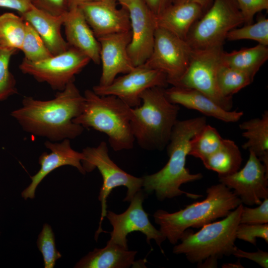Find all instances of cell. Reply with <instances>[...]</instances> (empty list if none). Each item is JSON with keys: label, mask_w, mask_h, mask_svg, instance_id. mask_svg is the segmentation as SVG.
Returning a JSON list of instances; mask_svg holds the SVG:
<instances>
[{"label": "cell", "mask_w": 268, "mask_h": 268, "mask_svg": "<svg viewBox=\"0 0 268 268\" xmlns=\"http://www.w3.org/2000/svg\"><path fill=\"white\" fill-rule=\"evenodd\" d=\"M242 135L247 141L242 146L252 151L268 170V111L260 118L252 119L239 125Z\"/></svg>", "instance_id": "obj_24"}, {"label": "cell", "mask_w": 268, "mask_h": 268, "mask_svg": "<svg viewBox=\"0 0 268 268\" xmlns=\"http://www.w3.org/2000/svg\"><path fill=\"white\" fill-rule=\"evenodd\" d=\"M83 96V110L73 122L105 134L116 151L133 148L135 141L131 125L133 108L114 95L100 96L87 89Z\"/></svg>", "instance_id": "obj_4"}, {"label": "cell", "mask_w": 268, "mask_h": 268, "mask_svg": "<svg viewBox=\"0 0 268 268\" xmlns=\"http://www.w3.org/2000/svg\"><path fill=\"white\" fill-rule=\"evenodd\" d=\"M192 52L185 40L157 27L152 53L143 65L164 73L168 84L173 86L186 70Z\"/></svg>", "instance_id": "obj_11"}, {"label": "cell", "mask_w": 268, "mask_h": 268, "mask_svg": "<svg viewBox=\"0 0 268 268\" xmlns=\"http://www.w3.org/2000/svg\"><path fill=\"white\" fill-rule=\"evenodd\" d=\"M165 88L146 89L140 96L141 105L132 109L131 125L139 146L147 150H162L167 145L180 110L165 94Z\"/></svg>", "instance_id": "obj_5"}, {"label": "cell", "mask_w": 268, "mask_h": 268, "mask_svg": "<svg viewBox=\"0 0 268 268\" xmlns=\"http://www.w3.org/2000/svg\"><path fill=\"white\" fill-rule=\"evenodd\" d=\"M134 0H116L117 1H118L122 6L124 7H126Z\"/></svg>", "instance_id": "obj_45"}, {"label": "cell", "mask_w": 268, "mask_h": 268, "mask_svg": "<svg viewBox=\"0 0 268 268\" xmlns=\"http://www.w3.org/2000/svg\"><path fill=\"white\" fill-rule=\"evenodd\" d=\"M131 31L109 34L98 38L100 43L102 73L98 85L110 84L120 73L125 74L135 67L128 53Z\"/></svg>", "instance_id": "obj_17"}, {"label": "cell", "mask_w": 268, "mask_h": 268, "mask_svg": "<svg viewBox=\"0 0 268 268\" xmlns=\"http://www.w3.org/2000/svg\"></svg>", "instance_id": "obj_46"}, {"label": "cell", "mask_w": 268, "mask_h": 268, "mask_svg": "<svg viewBox=\"0 0 268 268\" xmlns=\"http://www.w3.org/2000/svg\"><path fill=\"white\" fill-rule=\"evenodd\" d=\"M240 223L263 224L268 223V198L255 208L243 206Z\"/></svg>", "instance_id": "obj_35"}, {"label": "cell", "mask_w": 268, "mask_h": 268, "mask_svg": "<svg viewBox=\"0 0 268 268\" xmlns=\"http://www.w3.org/2000/svg\"><path fill=\"white\" fill-rule=\"evenodd\" d=\"M35 7L55 16H62L68 10L67 0H32Z\"/></svg>", "instance_id": "obj_37"}, {"label": "cell", "mask_w": 268, "mask_h": 268, "mask_svg": "<svg viewBox=\"0 0 268 268\" xmlns=\"http://www.w3.org/2000/svg\"><path fill=\"white\" fill-rule=\"evenodd\" d=\"M244 23L235 0H213L191 27L186 41L193 50L223 47L229 32Z\"/></svg>", "instance_id": "obj_7"}, {"label": "cell", "mask_w": 268, "mask_h": 268, "mask_svg": "<svg viewBox=\"0 0 268 268\" xmlns=\"http://www.w3.org/2000/svg\"><path fill=\"white\" fill-rule=\"evenodd\" d=\"M232 255L237 258H246L253 261L263 268H268V253L262 250L255 252H248L235 246Z\"/></svg>", "instance_id": "obj_38"}, {"label": "cell", "mask_w": 268, "mask_h": 268, "mask_svg": "<svg viewBox=\"0 0 268 268\" xmlns=\"http://www.w3.org/2000/svg\"><path fill=\"white\" fill-rule=\"evenodd\" d=\"M242 160L235 142L224 139L220 147L202 162L206 168L217 172L218 176H223L239 170Z\"/></svg>", "instance_id": "obj_26"}, {"label": "cell", "mask_w": 268, "mask_h": 268, "mask_svg": "<svg viewBox=\"0 0 268 268\" xmlns=\"http://www.w3.org/2000/svg\"><path fill=\"white\" fill-rule=\"evenodd\" d=\"M206 125L205 117L176 121L166 146L169 156L167 163L158 172L142 177V187L146 193L154 192L161 201L184 194L195 199L203 197L183 191L180 187L203 177L201 173H191L186 167V161L191 139Z\"/></svg>", "instance_id": "obj_2"}, {"label": "cell", "mask_w": 268, "mask_h": 268, "mask_svg": "<svg viewBox=\"0 0 268 268\" xmlns=\"http://www.w3.org/2000/svg\"><path fill=\"white\" fill-rule=\"evenodd\" d=\"M137 251H129L107 242L101 249H94L74 265L75 268H127L134 264Z\"/></svg>", "instance_id": "obj_23"}, {"label": "cell", "mask_w": 268, "mask_h": 268, "mask_svg": "<svg viewBox=\"0 0 268 268\" xmlns=\"http://www.w3.org/2000/svg\"><path fill=\"white\" fill-rule=\"evenodd\" d=\"M226 39L229 41L252 40L268 46V19L261 16L255 23L234 28L228 32Z\"/></svg>", "instance_id": "obj_31"}, {"label": "cell", "mask_w": 268, "mask_h": 268, "mask_svg": "<svg viewBox=\"0 0 268 268\" xmlns=\"http://www.w3.org/2000/svg\"><path fill=\"white\" fill-rule=\"evenodd\" d=\"M125 8L129 12L131 31L128 53L137 67L143 65L152 53L157 28L155 16L143 0H134Z\"/></svg>", "instance_id": "obj_15"}, {"label": "cell", "mask_w": 268, "mask_h": 268, "mask_svg": "<svg viewBox=\"0 0 268 268\" xmlns=\"http://www.w3.org/2000/svg\"><path fill=\"white\" fill-rule=\"evenodd\" d=\"M25 32V21L12 12L0 15V46L20 50Z\"/></svg>", "instance_id": "obj_27"}, {"label": "cell", "mask_w": 268, "mask_h": 268, "mask_svg": "<svg viewBox=\"0 0 268 268\" xmlns=\"http://www.w3.org/2000/svg\"><path fill=\"white\" fill-rule=\"evenodd\" d=\"M213 1V0H176L175 3L195 2L200 4L205 9L211 5Z\"/></svg>", "instance_id": "obj_42"}, {"label": "cell", "mask_w": 268, "mask_h": 268, "mask_svg": "<svg viewBox=\"0 0 268 268\" xmlns=\"http://www.w3.org/2000/svg\"><path fill=\"white\" fill-rule=\"evenodd\" d=\"M223 140L215 128L206 124L191 139L189 155L202 161L220 147Z\"/></svg>", "instance_id": "obj_28"}, {"label": "cell", "mask_w": 268, "mask_h": 268, "mask_svg": "<svg viewBox=\"0 0 268 268\" xmlns=\"http://www.w3.org/2000/svg\"><path fill=\"white\" fill-rule=\"evenodd\" d=\"M268 59V46L258 44L253 47L242 48L230 53L223 51L221 62L224 65L248 74L254 79Z\"/></svg>", "instance_id": "obj_25"}, {"label": "cell", "mask_w": 268, "mask_h": 268, "mask_svg": "<svg viewBox=\"0 0 268 268\" xmlns=\"http://www.w3.org/2000/svg\"><path fill=\"white\" fill-rule=\"evenodd\" d=\"M20 16L34 28L53 55L63 53L69 48L61 33L64 15H53L32 4L30 8Z\"/></svg>", "instance_id": "obj_21"}, {"label": "cell", "mask_w": 268, "mask_h": 268, "mask_svg": "<svg viewBox=\"0 0 268 268\" xmlns=\"http://www.w3.org/2000/svg\"><path fill=\"white\" fill-rule=\"evenodd\" d=\"M90 61V58L82 52L69 47L63 53L41 61L31 62L23 59L19 68L23 73L39 82L47 83L59 91L74 82L75 75Z\"/></svg>", "instance_id": "obj_10"}, {"label": "cell", "mask_w": 268, "mask_h": 268, "mask_svg": "<svg viewBox=\"0 0 268 268\" xmlns=\"http://www.w3.org/2000/svg\"><path fill=\"white\" fill-rule=\"evenodd\" d=\"M204 262L197 264V267L199 268H217L218 259L214 257H209L205 259Z\"/></svg>", "instance_id": "obj_41"}, {"label": "cell", "mask_w": 268, "mask_h": 268, "mask_svg": "<svg viewBox=\"0 0 268 268\" xmlns=\"http://www.w3.org/2000/svg\"><path fill=\"white\" fill-rule=\"evenodd\" d=\"M20 50L25 59L37 62L53 56L34 28L25 21V32Z\"/></svg>", "instance_id": "obj_30"}, {"label": "cell", "mask_w": 268, "mask_h": 268, "mask_svg": "<svg viewBox=\"0 0 268 268\" xmlns=\"http://www.w3.org/2000/svg\"><path fill=\"white\" fill-rule=\"evenodd\" d=\"M97 0H67V5L68 8L78 6L79 4L91 1H94Z\"/></svg>", "instance_id": "obj_43"}, {"label": "cell", "mask_w": 268, "mask_h": 268, "mask_svg": "<svg viewBox=\"0 0 268 268\" xmlns=\"http://www.w3.org/2000/svg\"><path fill=\"white\" fill-rule=\"evenodd\" d=\"M164 92L170 102L198 111L224 122L235 123L244 114L242 111L224 109L209 97L195 89L172 86L165 88Z\"/></svg>", "instance_id": "obj_19"}, {"label": "cell", "mask_w": 268, "mask_h": 268, "mask_svg": "<svg viewBox=\"0 0 268 268\" xmlns=\"http://www.w3.org/2000/svg\"><path fill=\"white\" fill-rule=\"evenodd\" d=\"M168 84L164 73L142 65L116 78L107 85L93 86L92 90L100 96H116L134 108L141 105L140 96L145 90L154 87L165 88Z\"/></svg>", "instance_id": "obj_12"}, {"label": "cell", "mask_w": 268, "mask_h": 268, "mask_svg": "<svg viewBox=\"0 0 268 268\" xmlns=\"http://www.w3.org/2000/svg\"><path fill=\"white\" fill-rule=\"evenodd\" d=\"M254 79L248 74L221 63L219 67L217 81L222 95L232 99V95L251 84Z\"/></svg>", "instance_id": "obj_29"}, {"label": "cell", "mask_w": 268, "mask_h": 268, "mask_svg": "<svg viewBox=\"0 0 268 268\" xmlns=\"http://www.w3.org/2000/svg\"><path fill=\"white\" fill-rule=\"evenodd\" d=\"M243 206L241 203L223 219L206 224L196 233L187 229L173 253L185 255L193 264L200 263L209 257L218 260L232 255Z\"/></svg>", "instance_id": "obj_6"}, {"label": "cell", "mask_w": 268, "mask_h": 268, "mask_svg": "<svg viewBox=\"0 0 268 268\" xmlns=\"http://www.w3.org/2000/svg\"><path fill=\"white\" fill-rule=\"evenodd\" d=\"M32 0H0V7L17 11L22 14L28 11L32 6Z\"/></svg>", "instance_id": "obj_39"}, {"label": "cell", "mask_w": 268, "mask_h": 268, "mask_svg": "<svg viewBox=\"0 0 268 268\" xmlns=\"http://www.w3.org/2000/svg\"><path fill=\"white\" fill-rule=\"evenodd\" d=\"M116 0H97L78 6L96 37L131 30L128 9L118 8Z\"/></svg>", "instance_id": "obj_16"}, {"label": "cell", "mask_w": 268, "mask_h": 268, "mask_svg": "<svg viewBox=\"0 0 268 268\" xmlns=\"http://www.w3.org/2000/svg\"><path fill=\"white\" fill-rule=\"evenodd\" d=\"M155 16L161 14L169 6L175 3L176 0H143Z\"/></svg>", "instance_id": "obj_40"}, {"label": "cell", "mask_w": 268, "mask_h": 268, "mask_svg": "<svg viewBox=\"0 0 268 268\" xmlns=\"http://www.w3.org/2000/svg\"><path fill=\"white\" fill-rule=\"evenodd\" d=\"M223 268H243L244 267L241 264L240 260L236 262L224 263L222 265Z\"/></svg>", "instance_id": "obj_44"}, {"label": "cell", "mask_w": 268, "mask_h": 268, "mask_svg": "<svg viewBox=\"0 0 268 268\" xmlns=\"http://www.w3.org/2000/svg\"><path fill=\"white\" fill-rule=\"evenodd\" d=\"M243 15L245 25L253 23L254 16L268 9V0H235Z\"/></svg>", "instance_id": "obj_36"}, {"label": "cell", "mask_w": 268, "mask_h": 268, "mask_svg": "<svg viewBox=\"0 0 268 268\" xmlns=\"http://www.w3.org/2000/svg\"><path fill=\"white\" fill-rule=\"evenodd\" d=\"M204 9L195 2L175 3L155 16L157 27L162 28L185 40L192 26Z\"/></svg>", "instance_id": "obj_22"}, {"label": "cell", "mask_w": 268, "mask_h": 268, "mask_svg": "<svg viewBox=\"0 0 268 268\" xmlns=\"http://www.w3.org/2000/svg\"><path fill=\"white\" fill-rule=\"evenodd\" d=\"M236 238L256 246L257 238L264 239L268 243V223L247 224L240 223L236 230Z\"/></svg>", "instance_id": "obj_34"}, {"label": "cell", "mask_w": 268, "mask_h": 268, "mask_svg": "<svg viewBox=\"0 0 268 268\" xmlns=\"http://www.w3.org/2000/svg\"><path fill=\"white\" fill-rule=\"evenodd\" d=\"M223 51V47L204 50L192 49L186 70L173 86L197 90L209 97L224 109L231 111L232 100L222 95L217 81Z\"/></svg>", "instance_id": "obj_9"}, {"label": "cell", "mask_w": 268, "mask_h": 268, "mask_svg": "<svg viewBox=\"0 0 268 268\" xmlns=\"http://www.w3.org/2000/svg\"><path fill=\"white\" fill-rule=\"evenodd\" d=\"M144 198V193L140 190L134 196L129 207L123 213L118 214L112 211L107 212L106 216L113 227L108 242L128 249V235L139 231L146 236L147 243L150 244V241L154 240L161 248V243L166 238L149 221L142 206Z\"/></svg>", "instance_id": "obj_13"}, {"label": "cell", "mask_w": 268, "mask_h": 268, "mask_svg": "<svg viewBox=\"0 0 268 268\" xmlns=\"http://www.w3.org/2000/svg\"><path fill=\"white\" fill-rule=\"evenodd\" d=\"M82 153L83 158L81 164L85 172H89L97 168L103 179L98 197L102 207L100 223L97 231L99 234L102 231L101 223L107 214V199L112 190L120 186L127 187V196L124 201H130L142 187L143 179L128 174L117 166L109 157L108 148L105 141H101L96 147H86Z\"/></svg>", "instance_id": "obj_8"}, {"label": "cell", "mask_w": 268, "mask_h": 268, "mask_svg": "<svg viewBox=\"0 0 268 268\" xmlns=\"http://www.w3.org/2000/svg\"><path fill=\"white\" fill-rule=\"evenodd\" d=\"M37 246L42 255L44 268H54L56 261L62 256L56 248L54 232L48 223L43 225L38 235Z\"/></svg>", "instance_id": "obj_33"}, {"label": "cell", "mask_w": 268, "mask_h": 268, "mask_svg": "<svg viewBox=\"0 0 268 268\" xmlns=\"http://www.w3.org/2000/svg\"><path fill=\"white\" fill-rule=\"evenodd\" d=\"M17 51L0 46V101L18 92L16 80L9 68L11 58Z\"/></svg>", "instance_id": "obj_32"}, {"label": "cell", "mask_w": 268, "mask_h": 268, "mask_svg": "<svg viewBox=\"0 0 268 268\" xmlns=\"http://www.w3.org/2000/svg\"><path fill=\"white\" fill-rule=\"evenodd\" d=\"M249 159L241 170L230 175L218 176L220 183L247 205H259L268 198V170L251 151Z\"/></svg>", "instance_id": "obj_14"}, {"label": "cell", "mask_w": 268, "mask_h": 268, "mask_svg": "<svg viewBox=\"0 0 268 268\" xmlns=\"http://www.w3.org/2000/svg\"><path fill=\"white\" fill-rule=\"evenodd\" d=\"M63 25L67 42L88 56L96 64L100 63V46L78 6L68 8L64 14Z\"/></svg>", "instance_id": "obj_20"}, {"label": "cell", "mask_w": 268, "mask_h": 268, "mask_svg": "<svg viewBox=\"0 0 268 268\" xmlns=\"http://www.w3.org/2000/svg\"><path fill=\"white\" fill-rule=\"evenodd\" d=\"M84 102V96L72 82L50 100L24 97L22 106L12 111L10 115L25 131L33 135L55 142L72 139L84 130L73 120L82 112Z\"/></svg>", "instance_id": "obj_1"}, {"label": "cell", "mask_w": 268, "mask_h": 268, "mask_svg": "<svg viewBox=\"0 0 268 268\" xmlns=\"http://www.w3.org/2000/svg\"><path fill=\"white\" fill-rule=\"evenodd\" d=\"M45 145L51 152H44L40 156V169L31 177V183L21 193V196L25 200L34 199L39 184L49 173L58 168L70 165L75 167L81 174L86 173L81 164L83 154L82 152L72 148L69 139H65L60 142L46 141Z\"/></svg>", "instance_id": "obj_18"}, {"label": "cell", "mask_w": 268, "mask_h": 268, "mask_svg": "<svg viewBox=\"0 0 268 268\" xmlns=\"http://www.w3.org/2000/svg\"><path fill=\"white\" fill-rule=\"evenodd\" d=\"M206 197L184 208L169 213L162 209L153 214L159 230L169 242L176 244L184 232L191 227L201 228L217 218L227 216L239 204L241 200L224 184L212 185L206 190Z\"/></svg>", "instance_id": "obj_3"}]
</instances>
